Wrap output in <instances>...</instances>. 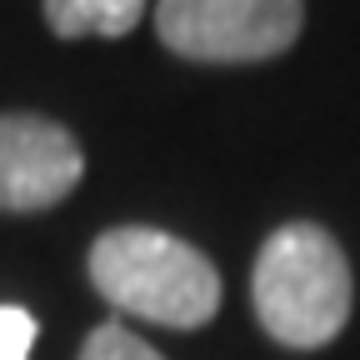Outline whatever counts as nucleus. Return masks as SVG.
Returning a JSON list of instances; mask_svg holds the SVG:
<instances>
[{"instance_id": "20e7f679", "label": "nucleus", "mask_w": 360, "mask_h": 360, "mask_svg": "<svg viewBox=\"0 0 360 360\" xmlns=\"http://www.w3.org/2000/svg\"><path fill=\"white\" fill-rule=\"evenodd\" d=\"M85 175L75 135L45 115H0V210L60 205Z\"/></svg>"}, {"instance_id": "423d86ee", "label": "nucleus", "mask_w": 360, "mask_h": 360, "mask_svg": "<svg viewBox=\"0 0 360 360\" xmlns=\"http://www.w3.org/2000/svg\"><path fill=\"white\" fill-rule=\"evenodd\" d=\"M80 360H165V355L141 335H130L125 326H96L90 340L80 345Z\"/></svg>"}, {"instance_id": "f257e3e1", "label": "nucleus", "mask_w": 360, "mask_h": 360, "mask_svg": "<svg viewBox=\"0 0 360 360\" xmlns=\"http://www.w3.org/2000/svg\"><path fill=\"white\" fill-rule=\"evenodd\" d=\"M255 315L270 340L290 350H321L350 321V265L330 231L310 220L281 225L255 255Z\"/></svg>"}, {"instance_id": "7ed1b4c3", "label": "nucleus", "mask_w": 360, "mask_h": 360, "mask_svg": "<svg viewBox=\"0 0 360 360\" xmlns=\"http://www.w3.org/2000/svg\"><path fill=\"white\" fill-rule=\"evenodd\" d=\"M300 0H160L155 30L186 60H265L300 35Z\"/></svg>"}, {"instance_id": "39448f33", "label": "nucleus", "mask_w": 360, "mask_h": 360, "mask_svg": "<svg viewBox=\"0 0 360 360\" xmlns=\"http://www.w3.org/2000/svg\"><path fill=\"white\" fill-rule=\"evenodd\" d=\"M146 15V0H45V20L56 35H130Z\"/></svg>"}, {"instance_id": "0eeeda50", "label": "nucleus", "mask_w": 360, "mask_h": 360, "mask_svg": "<svg viewBox=\"0 0 360 360\" xmlns=\"http://www.w3.org/2000/svg\"><path fill=\"white\" fill-rule=\"evenodd\" d=\"M35 315L20 305H0V360H30Z\"/></svg>"}, {"instance_id": "f03ea898", "label": "nucleus", "mask_w": 360, "mask_h": 360, "mask_svg": "<svg viewBox=\"0 0 360 360\" xmlns=\"http://www.w3.org/2000/svg\"><path fill=\"white\" fill-rule=\"evenodd\" d=\"M90 285L125 315L170 330H195L220 310L215 265L195 245L150 225H120L90 245Z\"/></svg>"}]
</instances>
